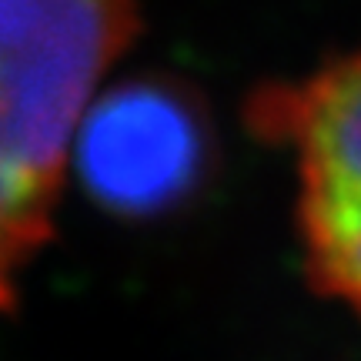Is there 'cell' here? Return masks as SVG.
<instances>
[{"label":"cell","mask_w":361,"mask_h":361,"mask_svg":"<svg viewBox=\"0 0 361 361\" xmlns=\"http://www.w3.org/2000/svg\"><path fill=\"white\" fill-rule=\"evenodd\" d=\"M137 34V0H0V311L54 231L67 147Z\"/></svg>","instance_id":"cell-1"},{"label":"cell","mask_w":361,"mask_h":361,"mask_svg":"<svg viewBox=\"0 0 361 361\" xmlns=\"http://www.w3.org/2000/svg\"><path fill=\"white\" fill-rule=\"evenodd\" d=\"M247 114L261 137L298 157V228L311 284L361 318V51L298 84L261 87Z\"/></svg>","instance_id":"cell-2"},{"label":"cell","mask_w":361,"mask_h":361,"mask_svg":"<svg viewBox=\"0 0 361 361\" xmlns=\"http://www.w3.org/2000/svg\"><path fill=\"white\" fill-rule=\"evenodd\" d=\"M74 164L104 211L154 218L201 188L211 164V128L188 87L128 80L87 107Z\"/></svg>","instance_id":"cell-3"}]
</instances>
